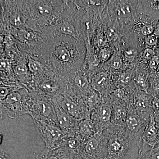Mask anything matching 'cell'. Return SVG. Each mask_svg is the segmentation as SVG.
Segmentation results:
<instances>
[{"label":"cell","mask_w":159,"mask_h":159,"mask_svg":"<svg viewBox=\"0 0 159 159\" xmlns=\"http://www.w3.org/2000/svg\"><path fill=\"white\" fill-rule=\"evenodd\" d=\"M51 49V57L66 73V77L79 70L85 61L86 47L84 42L63 35L56 39Z\"/></svg>","instance_id":"obj_1"},{"label":"cell","mask_w":159,"mask_h":159,"mask_svg":"<svg viewBox=\"0 0 159 159\" xmlns=\"http://www.w3.org/2000/svg\"><path fill=\"white\" fill-rule=\"evenodd\" d=\"M106 156L104 159H136V142L125 125H111L102 132Z\"/></svg>","instance_id":"obj_2"},{"label":"cell","mask_w":159,"mask_h":159,"mask_svg":"<svg viewBox=\"0 0 159 159\" xmlns=\"http://www.w3.org/2000/svg\"><path fill=\"white\" fill-rule=\"evenodd\" d=\"M29 115L33 119L57 124L52 98L44 94H34L31 95Z\"/></svg>","instance_id":"obj_3"},{"label":"cell","mask_w":159,"mask_h":159,"mask_svg":"<svg viewBox=\"0 0 159 159\" xmlns=\"http://www.w3.org/2000/svg\"><path fill=\"white\" fill-rule=\"evenodd\" d=\"M31 95L25 90L10 93L1 101V105L9 118L16 119L29 114Z\"/></svg>","instance_id":"obj_4"},{"label":"cell","mask_w":159,"mask_h":159,"mask_svg":"<svg viewBox=\"0 0 159 159\" xmlns=\"http://www.w3.org/2000/svg\"><path fill=\"white\" fill-rule=\"evenodd\" d=\"M38 134L45 144V148L55 149L59 148L66 136L56 123L33 119Z\"/></svg>","instance_id":"obj_5"},{"label":"cell","mask_w":159,"mask_h":159,"mask_svg":"<svg viewBox=\"0 0 159 159\" xmlns=\"http://www.w3.org/2000/svg\"><path fill=\"white\" fill-rule=\"evenodd\" d=\"M138 1H110L106 11L111 20H117L119 24L133 22L135 16Z\"/></svg>","instance_id":"obj_6"},{"label":"cell","mask_w":159,"mask_h":159,"mask_svg":"<svg viewBox=\"0 0 159 159\" xmlns=\"http://www.w3.org/2000/svg\"><path fill=\"white\" fill-rule=\"evenodd\" d=\"M59 2L52 1H29L34 14L41 21L47 25L48 24L50 25L55 22L57 23L61 12L64 10L63 9H57L58 7L56 6Z\"/></svg>","instance_id":"obj_7"},{"label":"cell","mask_w":159,"mask_h":159,"mask_svg":"<svg viewBox=\"0 0 159 159\" xmlns=\"http://www.w3.org/2000/svg\"><path fill=\"white\" fill-rule=\"evenodd\" d=\"M92 88L103 97L109 96L116 89L111 71L106 65L99 70L89 79Z\"/></svg>","instance_id":"obj_8"},{"label":"cell","mask_w":159,"mask_h":159,"mask_svg":"<svg viewBox=\"0 0 159 159\" xmlns=\"http://www.w3.org/2000/svg\"><path fill=\"white\" fill-rule=\"evenodd\" d=\"M106 149L102 132H97L83 142L79 159H104Z\"/></svg>","instance_id":"obj_9"},{"label":"cell","mask_w":159,"mask_h":159,"mask_svg":"<svg viewBox=\"0 0 159 159\" xmlns=\"http://www.w3.org/2000/svg\"><path fill=\"white\" fill-rule=\"evenodd\" d=\"M54 97L60 107L75 119H90L91 111L84 102H79L62 94Z\"/></svg>","instance_id":"obj_10"},{"label":"cell","mask_w":159,"mask_h":159,"mask_svg":"<svg viewBox=\"0 0 159 159\" xmlns=\"http://www.w3.org/2000/svg\"><path fill=\"white\" fill-rule=\"evenodd\" d=\"M149 121L142 119L139 116L134 108L133 104L129 107L125 125L126 129L135 140L139 151L142 145L143 134Z\"/></svg>","instance_id":"obj_11"},{"label":"cell","mask_w":159,"mask_h":159,"mask_svg":"<svg viewBox=\"0 0 159 159\" xmlns=\"http://www.w3.org/2000/svg\"><path fill=\"white\" fill-rule=\"evenodd\" d=\"M111 118V106L109 96L103 97V102L91 112L90 119L93 122L97 131L103 132V131L112 125Z\"/></svg>","instance_id":"obj_12"},{"label":"cell","mask_w":159,"mask_h":159,"mask_svg":"<svg viewBox=\"0 0 159 159\" xmlns=\"http://www.w3.org/2000/svg\"><path fill=\"white\" fill-rule=\"evenodd\" d=\"M57 125L66 136L77 134V126L80 120H77L60 107L55 97L52 98Z\"/></svg>","instance_id":"obj_13"},{"label":"cell","mask_w":159,"mask_h":159,"mask_svg":"<svg viewBox=\"0 0 159 159\" xmlns=\"http://www.w3.org/2000/svg\"><path fill=\"white\" fill-rule=\"evenodd\" d=\"M134 108L142 119L149 121L151 116L153 115L152 108L153 97L148 93L136 89L133 93Z\"/></svg>","instance_id":"obj_14"},{"label":"cell","mask_w":159,"mask_h":159,"mask_svg":"<svg viewBox=\"0 0 159 159\" xmlns=\"http://www.w3.org/2000/svg\"><path fill=\"white\" fill-rule=\"evenodd\" d=\"M136 19L159 22V0L138 1L135 9Z\"/></svg>","instance_id":"obj_15"},{"label":"cell","mask_w":159,"mask_h":159,"mask_svg":"<svg viewBox=\"0 0 159 159\" xmlns=\"http://www.w3.org/2000/svg\"><path fill=\"white\" fill-rule=\"evenodd\" d=\"M158 144L157 128L154 117L152 115L142 136V145L139 151V157L146 153Z\"/></svg>","instance_id":"obj_16"},{"label":"cell","mask_w":159,"mask_h":159,"mask_svg":"<svg viewBox=\"0 0 159 159\" xmlns=\"http://www.w3.org/2000/svg\"><path fill=\"white\" fill-rule=\"evenodd\" d=\"M109 101L111 106V122L112 124V125H125L129 107L131 105H128L117 101H110V99Z\"/></svg>","instance_id":"obj_17"},{"label":"cell","mask_w":159,"mask_h":159,"mask_svg":"<svg viewBox=\"0 0 159 159\" xmlns=\"http://www.w3.org/2000/svg\"><path fill=\"white\" fill-rule=\"evenodd\" d=\"M150 74L144 67H140L134 71L133 82L137 89L148 93Z\"/></svg>","instance_id":"obj_18"},{"label":"cell","mask_w":159,"mask_h":159,"mask_svg":"<svg viewBox=\"0 0 159 159\" xmlns=\"http://www.w3.org/2000/svg\"><path fill=\"white\" fill-rule=\"evenodd\" d=\"M93 122L90 119L80 120L77 126V134L83 142L97 132Z\"/></svg>","instance_id":"obj_19"},{"label":"cell","mask_w":159,"mask_h":159,"mask_svg":"<svg viewBox=\"0 0 159 159\" xmlns=\"http://www.w3.org/2000/svg\"><path fill=\"white\" fill-rule=\"evenodd\" d=\"M35 159H72L67 152L61 147L55 149L45 148L41 152L38 154Z\"/></svg>","instance_id":"obj_20"},{"label":"cell","mask_w":159,"mask_h":159,"mask_svg":"<svg viewBox=\"0 0 159 159\" xmlns=\"http://www.w3.org/2000/svg\"><path fill=\"white\" fill-rule=\"evenodd\" d=\"M103 101V97L92 88L84 99V102L91 112L99 106Z\"/></svg>","instance_id":"obj_21"},{"label":"cell","mask_w":159,"mask_h":159,"mask_svg":"<svg viewBox=\"0 0 159 159\" xmlns=\"http://www.w3.org/2000/svg\"><path fill=\"white\" fill-rule=\"evenodd\" d=\"M106 62V66L109 68H110V69H112L113 71L111 72L122 70L125 69L122 52L120 50L115 51L112 56Z\"/></svg>","instance_id":"obj_22"},{"label":"cell","mask_w":159,"mask_h":159,"mask_svg":"<svg viewBox=\"0 0 159 159\" xmlns=\"http://www.w3.org/2000/svg\"><path fill=\"white\" fill-rule=\"evenodd\" d=\"M148 93L153 97L159 98V74L150 75Z\"/></svg>","instance_id":"obj_23"},{"label":"cell","mask_w":159,"mask_h":159,"mask_svg":"<svg viewBox=\"0 0 159 159\" xmlns=\"http://www.w3.org/2000/svg\"><path fill=\"white\" fill-rule=\"evenodd\" d=\"M114 52L112 51L111 49L107 47L101 48L99 52L98 59L101 62H106L108 61L111 57L114 54Z\"/></svg>","instance_id":"obj_24"},{"label":"cell","mask_w":159,"mask_h":159,"mask_svg":"<svg viewBox=\"0 0 159 159\" xmlns=\"http://www.w3.org/2000/svg\"><path fill=\"white\" fill-rule=\"evenodd\" d=\"M137 159H159V144L146 153L138 157Z\"/></svg>","instance_id":"obj_25"},{"label":"cell","mask_w":159,"mask_h":159,"mask_svg":"<svg viewBox=\"0 0 159 159\" xmlns=\"http://www.w3.org/2000/svg\"><path fill=\"white\" fill-rule=\"evenodd\" d=\"M28 65L29 70L34 74H39L42 70L41 64L32 58H29Z\"/></svg>","instance_id":"obj_26"},{"label":"cell","mask_w":159,"mask_h":159,"mask_svg":"<svg viewBox=\"0 0 159 159\" xmlns=\"http://www.w3.org/2000/svg\"><path fill=\"white\" fill-rule=\"evenodd\" d=\"M155 55H156V52L154 50L150 48H145L142 52V61L143 64H146L148 62L149 63Z\"/></svg>","instance_id":"obj_27"},{"label":"cell","mask_w":159,"mask_h":159,"mask_svg":"<svg viewBox=\"0 0 159 159\" xmlns=\"http://www.w3.org/2000/svg\"><path fill=\"white\" fill-rule=\"evenodd\" d=\"M158 40V38L152 34L145 38L144 45L145 48H150L154 50L157 46Z\"/></svg>","instance_id":"obj_28"},{"label":"cell","mask_w":159,"mask_h":159,"mask_svg":"<svg viewBox=\"0 0 159 159\" xmlns=\"http://www.w3.org/2000/svg\"><path fill=\"white\" fill-rule=\"evenodd\" d=\"M14 72L18 78L21 80L24 75L28 74V67L26 66L25 64L19 63L15 67Z\"/></svg>","instance_id":"obj_29"},{"label":"cell","mask_w":159,"mask_h":159,"mask_svg":"<svg viewBox=\"0 0 159 159\" xmlns=\"http://www.w3.org/2000/svg\"><path fill=\"white\" fill-rule=\"evenodd\" d=\"M152 108L155 118L159 117V98L153 97L152 100Z\"/></svg>","instance_id":"obj_30"},{"label":"cell","mask_w":159,"mask_h":159,"mask_svg":"<svg viewBox=\"0 0 159 159\" xmlns=\"http://www.w3.org/2000/svg\"><path fill=\"white\" fill-rule=\"evenodd\" d=\"M10 93H9V90L5 87H0V98L1 99V101L6 98V96L8 94Z\"/></svg>","instance_id":"obj_31"},{"label":"cell","mask_w":159,"mask_h":159,"mask_svg":"<svg viewBox=\"0 0 159 159\" xmlns=\"http://www.w3.org/2000/svg\"><path fill=\"white\" fill-rule=\"evenodd\" d=\"M0 159H11L8 152L2 148H0Z\"/></svg>","instance_id":"obj_32"},{"label":"cell","mask_w":159,"mask_h":159,"mask_svg":"<svg viewBox=\"0 0 159 159\" xmlns=\"http://www.w3.org/2000/svg\"><path fill=\"white\" fill-rule=\"evenodd\" d=\"M4 48H5V37L2 34H0V55L2 53Z\"/></svg>","instance_id":"obj_33"},{"label":"cell","mask_w":159,"mask_h":159,"mask_svg":"<svg viewBox=\"0 0 159 159\" xmlns=\"http://www.w3.org/2000/svg\"><path fill=\"white\" fill-rule=\"evenodd\" d=\"M156 122L157 128L158 130V137L159 140V118H155Z\"/></svg>","instance_id":"obj_34"},{"label":"cell","mask_w":159,"mask_h":159,"mask_svg":"<svg viewBox=\"0 0 159 159\" xmlns=\"http://www.w3.org/2000/svg\"><path fill=\"white\" fill-rule=\"evenodd\" d=\"M3 135L2 134L0 133V145L2 144L3 141Z\"/></svg>","instance_id":"obj_35"},{"label":"cell","mask_w":159,"mask_h":159,"mask_svg":"<svg viewBox=\"0 0 159 159\" xmlns=\"http://www.w3.org/2000/svg\"><path fill=\"white\" fill-rule=\"evenodd\" d=\"M1 107H2V105H0V119L2 118V109H1Z\"/></svg>","instance_id":"obj_36"},{"label":"cell","mask_w":159,"mask_h":159,"mask_svg":"<svg viewBox=\"0 0 159 159\" xmlns=\"http://www.w3.org/2000/svg\"></svg>","instance_id":"obj_37"}]
</instances>
